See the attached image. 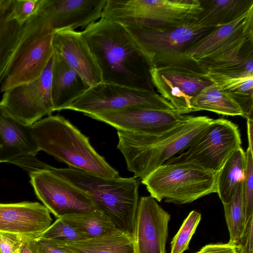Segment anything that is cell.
Returning <instances> with one entry per match:
<instances>
[{"instance_id":"6da1fadb","label":"cell","mask_w":253,"mask_h":253,"mask_svg":"<svg viewBox=\"0 0 253 253\" xmlns=\"http://www.w3.org/2000/svg\"><path fill=\"white\" fill-rule=\"evenodd\" d=\"M81 32L100 68L102 82L155 91L151 64L125 26L101 18Z\"/></svg>"},{"instance_id":"7a4b0ae2","label":"cell","mask_w":253,"mask_h":253,"mask_svg":"<svg viewBox=\"0 0 253 253\" xmlns=\"http://www.w3.org/2000/svg\"><path fill=\"white\" fill-rule=\"evenodd\" d=\"M213 120L185 115L172 126L157 132L118 130L117 149L125 158L127 169L142 180L188 147Z\"/></svg>"},{"instance_id":"3957f363","label":"cell","mask_w":253,"mask_h":253,"mask_svg":"<svg viewBox=\"0 0 253 253\" xmlns=\"http://www.w3.org/2000/svg\"><path fill=\"white\" fill-rule=\"evenodd\" d=\"M45 167L87 195L121 230L133 233L140 181L134 177L107 178L69 167Z\"/></svg>"},{"instance_id":"277c9868","label":"cell","mask_w":253,"mask_h":253,"mask_svg":"<svg viewBox=\"0 0 253 253\" xmlns=\"http://www.w3.org/2000/svg\"><path fill=\"white\" fill-rule=\"evenodd\" d=\"M40 151L70 167L107 178L119 176L90 144L88 137L63 116L49 115L32 126Z\"/></svg>"},{"instance_id":"5b68a950","label":"cell","mask_w":253,"mask_h":253,"mask_svg":"<svg viewBox=\"0 0 253 253\" xmlns=\"http://www.w3.org/2000/svg\"><path fill=\"white\" fill-rule=\"evenodd\" d=\"M207 73L197 62L182 53L157 57L150 69L154 87L182 115L192 112V100L213 84Z\"/></svg>"},{"instance_id":"8992f818","label":"cell","mask_w":253,"mask_h":253,"mask_svg":"<svg viewBox=\"0 0 253 253\" xmlns=\"http://www.w3.org/2000/svg\"><path fill=\"white\" fill-rule=\"evenodd\" d=\"M217 173L190 163H166L141 183L157 201L183 205L216 193Z\"/></svg>"},{"instance_id":"52a82bcc","label":"cell","mask_w":253,"mask_h":253,"mask_svg":"<svg viewBox=\"0 0 253 253\" xmlns=\"http://www.w3.org/2000/svg\"><path fill=\"white\" fill-rule=\"evenodd\" d=\"M54 32L41 16L34 14L23 25L8 64L0 92L39 78L51 58Z\"/></svg>"},{"instance_id":"ba28073f","label":"cell","mask_w":253,"mask_h":253,"mask_svg":"<svg viewBox=\"0 0 253 253\" xmlns=\"http://www.w3.org/2000/svg\"><path fill=\"white\" fill-rule=\"evenodd\" d=\"M202 10L199 0H106L101 18L128 27H159L183 23Z\"/></svg>"},{"instance_id":"9c48e42d","label":"cell","mask_w":253,"mask_h":253,"mask_svg":"<svg viewBox=\"0 0 253 253\" xmlns=\"http://www.w3.org/2000/svg\"><path fill=\"white\" fill-rule=\"evenodd\" d=\"M29 173L37 197L57 218L99 209L82 190L55 174L35 157H25L14 162Z\"/></svg>"},{"instance_id":"30bf717a","label":"cell","mask_w":253,"mask_h":253,"mask_svg":"<svg viewBox=\"0 0 253 253\" xmlns=\"http://www.w3.org/2000/svg\"><path fill=\"white\" fill-rule=\"evenodd\" d=\"M132 108L175 110L155 91L102 82L89 87L65 110L82 112L86 115Z\"/></svg>"},{"instance_id":"8fae6325","label":"cell","mask_w":253,"mask_h":253,"mask_svg":"<svg viewBox=\"0 0 253 253\" xmlns=\"http://www.w3.org/2000/svg\"><path fill=\"white\" fill-rule=\"evenodd\" d=\"M241 144L237 125L224 118L213 119L188 147L166 163H190L218 173Z\"/></svg>"},{"instance_id":"7c38bea8","label":"cell","mask_w":253,"mask_h":253,"mask_svg":"<svg viewBox=\"0 0 253 253\" xmlns=\"http://www.w3.org/2000/svg\"><path fill=\"white\" fill-rule=\"evenodd\" d=\"M126 27V26H125ZM151 64L159 57L182 53L213 29L204 27L197 17L164 27H126Z\"/></svg>"},{"instance_id":"4fadbf2b","label":"cell","mask_w":253,"mask_h":253,"mask_svg":"<svg viewBox=\"0 0 253 253\" xmlns=\"http://www.w3.org/2000/svg\"><path fill=\"white\" fill-rule=\"evenodd\" d=\"M53 54L42 75L28 84L4 92L0 103L13 116L32 126L54 112L51 93Z\"/></svg>"},{"instance_id":"5bb4252c","label":"cell","mask_w":253,"mask_h":253,"mask_svg":"<svg viewBox=\"0 0 253 253\" xmlns=\"http://www.w3.org/2000/svg\"><path fill=\"white\" fill-rule=\"evenodd\" d=\"M106 0H39L35 14L55 32L85 28L102 17Z\"/></svg>"},{"instance_id":"9a60e30c","label":"cell","mask_w":253,"mask_h":253,"mask_svg":"<svg viewBox=\"0 0 253 253\" xmlns=\"http://www.w3.org/2000/svg\"><path fill=\"white\" fill-rule=\"evenodd\" d=\"M170 214L151 196L138 201L133 236L135 253H166Z\"/></svg>"},{"instance_id":"2e32d148","label":"cell","mask_w":253,"mask_h":253,"mask_svg":"<svg viewBox=\"0 0 253 253\" xmlns=\"http://www.w3.org/2000/svg\"><path fill=\"white\" fill-rule=\"evenodd\" d=\"M185 115L175 110L132 108L113 112L89 114L86 116L125 131L151 133L165 129Z\"/></svg>"},{"instance_id":"e0dca14e","label":"cell","mask_w":253,"mask_h":253,"mask_svg":"<svg viewBox=\"0 0 253 253\" xmlns=\"http://www.w3.org/2000/svg\"><path fill=\"white\" fill-rule=\"evenodd\" d=\"M194 60L207 72L235 78L253 76V35L230 42Z\"/></svg>"},{"instance_id":"ac0fdd59","label":"cell","mask_w":253,"mask_h":253,"mask_svg":"<svg viewBox=\"0 0 253 253\" xmlns=\"http://www.w3.org/2000/svg\"><path fill=\"white\" fill-rule=\"evenodd\" d=\"M52 47L89 87L102 82L100 68L81 31L54 32Z\"/></svg>"},{"instance_id":"d6986e66","label":"cell","mask_w":253,"mask_h":253,"mask_svg":"<svg viewBox=\"0 0 253 253\" xmlns=\"http://www.w3.org/2000/svg\"><path fill=\"white\" fill-rule=\"evenodd\" d=\"M48 210L38 202L0 203V232L37 239L50 226Z\"/></svg>"},{"instance_id":"ffe728a7","label":"cell","mask_w":253,"mask_h":253,"mask_svg":"<svg viewBox=\"0 0 253 253\" xmlns=\"http://www.w3.org/2000/svg\"><path fill=\"white\" fill-rule=\"evenodd\" d=\"M39 151L32 126L19 120L0 103V163L35 157Z\"/></svg>"},{"instance_id":"44dd1931","label":"cell","mask_w":253,"mask_h":253,"mask_svg":"<svg viewBox=\"0 0 253 253\" xmlns=\"http://www.w3.org/2000/svg\"><path fill=\"white\" fill-rule=\"evenodd\" d=\"M248 35H253V8L236 20L215 27L182 54L196 60L230 42Z\"/></svg>"},{"instance_id":"7402d4cb","label":"cell","mask_w":253,"mask_h":253,"mask_svg":"<svg viewBox=\"0 0 253 253\" xmlns=\"http://www.w3.org/2000/svg\"><path fill=\"white\" fill-rule=\"evenodd\" d=\"M89 87L62 56L53 49L51 93L54 111L65 110Z\"/></svg>"},{"instance_id":"603a6c76","label":"cell","mask_w":253,"mask_h":253,"mask_svg":"<svg viewBox=\"0 0 253 253\" xmlns=\"http://www.w3.org/2000/svg\"><path fill=\"white\" fill-rule=\"evenodd\" d=\"M203 9L197 15L205 28L214 29L228 24L253 8V0H199Z\"/></svg>"},{"instance_id":"cb8c5ba5","label":"cell","mask_w":253,"mask_h":253,"mask_svg":"<svg viewBox=\"0 0 253 253\" xmlns=\"http://www.w3.org/2000/svg\"><path fill=\"white\" fill-rule=\"evenodd\" d=\"M11 1L2 0L0 3V84L4 79L24 25L11 17Z\"/></svg>"},{"instance_id":"d4e9b609","label":"cell","mask_w":253,"mask_h":253,"mask_svg":"<svg viewBox=\"0 0 253 253\" xmlns=\"http://www.w3.org/2000/svg\"><path fill=\"white\" fill-rule=\"evenodd\" d=\"M64 244L74 253H135L133 235L124 231Z\"/></svg>"},{"instance_id":"484cf974","label":"cell","mask_w":253,"mask_h":253,"mask_svg":"<svg viewBox=\"0 0 253 253\" xmlns=\"http://www.w3.org/2000/svg\"><path fill=\"white\" fill-rule=\"evenodd\" d=\"M207 77L218 89L234 100L241 107L244 117L253 119V76L230 78L208 72Z\"/></svg>"},{"instance_id":"4316f807","label":"cell","mask_w":253,"mask_h":253,"mask_svg":"<svg viewBox=\"0 0 253 253\" xmlns=\"http://www.w3.org/2000/svg\"><path fill=\"white\" fill-rule=\"evenodd\" d=\"M77 229L85 239L97 238L123 231L100 209L60 217Z\"/></svg>"},{"instance_id":"83f0119b","label":"cell","mask_w":253,"mask_h":253,"mask_svg":"<svg viewBox=\"0 0 253 253\" xmlns=\"http://www.w3.org/2000/svg\"><path fill=\"white\" fill-rule=\"evenodd\" d=\"M246 153L240 147L228 158L217 173L216 193L223 204L233 197L240 181L245 178Z\"/></svg>"},{"instance_id":"f1b7e54d","label":"cell","mask_w":253,"mask_h":253,"mask_svg":"<svg viewBox=\"0 0 253 253\" xmlns=\"http://www.w3.org/2000/svg\"><path fill=\"white\" fill-rule=\"evenodd\" d=\"M192 112L206 110L223 115L244 117L240 106L213 83L203 89L191 101Z\"/></svg>"},{"instance_id":"f546056e","label":"cell","mask_w":253,"mask_h":253,"mask_svg":"<svg viewBox=\"0 0 253 253\" xmlns=\"http://www.w3.org/2000/svg\"><path fill=\"white\" fill-rule=\"evenodd\" d=\"M223 205L230 236L228 243L235 246L243 233L247 222L244 196V180L239 183L231 200Z\"/></svg>"},{"instance_id":"4dcf8cb0","label":"cell","mask_w":253,"mask_h":253,"mask_svg":"<svg viewBox=\"0 0 253 253\" xmlns=\"http://www.w3.org/2000/svg\"><path fill=\"white\" fill-rule=\"evenodd\" d=\"M201 219V214L191 211L184 220L171 242V253H183L189 248L191 238Z\"/></svg>"},{"instance_id":"1f68e13d","label":"cell","mask_w":253,"mask_h":253,"mask_svg":"<svg viewBox=\"0 0 253 253\" xmlns=\"http://www.w3.org/2000/svg\"><path fill=\"white\" fill-rule=\"evenodd\" d=\"M40 237L67 243L85 239L77 229L61 218L57 220Z\"/></svg>"},{"instance_id":"d6a6232c","label":"cell","mask_w":253,"mask_h":253,"mask_svg":"<svg viewBox=\"0 0 253 253\" xmlns=\"http://www.w3.org/2000/svg\"><path fill=\"white\" fill-rule=\"evenodd\" d=\"M244 179V196L246 219L253 216V151L248 147Z\"/></svg>"},{"instance_id":"836d02e7","label":"cell","mask_w":253,"mask_h":253,"mask_svg":"<svg viewBox=\"0 0 253 253\" xmlns=\"http://www.w3.org/2000/svg\"><path fill=\"white\" fill-rule=\"evenodd\" d=\"M39 0H12L11 17L23 25L36 11Z\"/></svg>"},{"instance_id":"e575fe53","label":"cell","mask_w":253,"mask_h":253,"mask_svg":"<svg viewBox=\"0 0 253 253\" xmlns=\"http://www.w3.org/2000/svg\"><path fill=\"white\" fill-rule=\"evenodd\" d=\"M28 239L16 233L0 232V253H19Z\"/></svg>"},{"instance_id":"d590c367","label":"cell","mask_w":253,"mask_h":253,"mask_svg":"<svg viewBox=\"0 0 253 253\" xmlns=\"http://www.w3.org/2000/svg\"><path fill=\"white\" fill-rule=\"evenodd\" d=\"M235 246L239 253H253V216L247 220L243 233Z\"/></svg>"},{"instance_id":"8d00e7d4","label":"cell","mask_w":253,"mask_h":253,"mask_svg":"<svg viewBox=\"0 0 253 253\" xmlns=\"http://www.w3.org/2000/svg\"><path fill=\"white\" fill-rule=\"evenodd\" d=\"M40 253H74L64 243L42 237L36 239Z\"/></svg>"},{"instance_id":"74e56055","label":"cell","mask_w":253,"mask_h":253,"mask_svg":"<svg viewBox=\"0 0 253 253\" xmlns=\"http://www.w3.org/2000/svg\"><path fill=\"white\" fill-rule=\"evenodd\" d=\"M196 253H239L234 245L226 244H208Z\"/></svg>"},{"instance_id":"f35d334b","label":"cell","mask_w":253,"mask_h":253,"mask_svg":"<svg viewBox=\"0 0 253 253\" xmlns=\"http://www.w3.org/2000/svg\"><path fill=\"white\" fill-rule=\"evenodd\" d=\"M19 253H40L36 239H28L21 248Z\"/></svg>"},{"instance_id":"ab89813d","label":"cell","mask_w":253,"mask_h":253,"mask_svg":"<svg viewBox=\"0 0 253 253\" xmlns=\"http://www.w3.org/2000/svg\"><path fill=\"white\" fill-rule=\"evenodd\" d=\"M247 120L248 148L253 151V120L248 118Z\"/></svg>"},{"instance_id":"60d3db41","label":"cell","mask_w":253,"mask_h":253,"mask_svg":"<svg viewBox=\"0 0 253 253\" xmlns=\"http://www.w3.org/2000/svg\"><path fill=\"white\" fill-rule=\"evenodd\" d=\"M1 0H0V2H1Z\"/></svg>"}]
</instances>
